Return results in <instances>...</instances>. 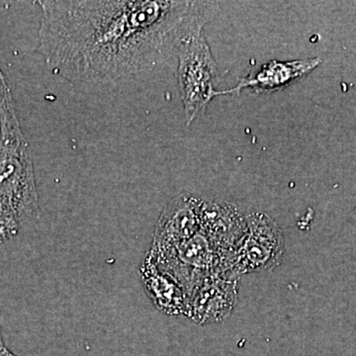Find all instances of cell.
I'll return each mask as SVG.
<instances>
[{"mask_svg":"<svg viewBox=\"0 0 356 356\" xmlns=\"http://www.w3.org/2000/svg\"><path fill=\"white\" fill-rule=\"evenodd\" d=\"M39 50L70 83H125L177 56L184 37L207 22V6L168 0H47Z\"/></svg>","mask_w":356,"mask_h":356,"instance_id":"obj_1","label":"cell"},{"mask_svg":"<svg viewBox=\"0 0 356 356\" xmlns=\"http://www.w3.org/2000/svg\"><path fill=\"white\" fill-rule=\"evenodd\" d=\"M40 218L30 145L21 129L10 84L0 70V243Z\"/></svg>","mask_w":356,"mask_h":356,"instance_id":"obj_2","label":"cell"},{"mask_svg":"<svg viewBox=\"0 0 356 356\" xmlns=\"http://www.w3.org/2000/svg\"><path fill=\"white\" fill-rule=\"evenodd\" d=\"M200 23L191 30L178 47L177 81L184 104L185 122L191 126L212 99L222 95L215 88L217 65Z\"/></svg>","mask_w":356,"mask_h":356,"instance_id":"obj_3","label":"cell"},{"mask_svg":"<svg viewBox=\"0 0 356 356\" xmlns=\"http://www.w3.org/2000/svg\"><path fill=\"white\" fill-rule=\"evenodd\" d=\"M147 254L166 273L172 274L191 297L199 283L213 273H232V255L217 247L202 231L186 242L161 254ZM236 276V275H234Z\"/></svg>","mask_w":356,"mask_h":356,"instance_id":"obj_4","label":"cell"},{"mask_svg":"<svg viewBox=\"0 0 356 356\" xmlns=\"http://www.w3.org/2000/svg\"><path fill=\"white\" fill-rule=\"evenodd\" d=\"M247 226L232 257V273L271 270L280 266L285 252V238L277 222L266 213L254 211L245 215Z\"/></svg>","mask_w":356,"mask_h":356,"instance_id":"obj_5","label":"cell"},{"mask_svg":"<svg viewBox=\"0 0 356 356\" xmlns=\"http://www.w3.org/2000/svg\"><path fill=\"white\" fill-rule=\"evenodd\" d=\"M204 199L182 192L159 215L149 252L158 254L177 247L201 229Z\"/></svg>","mask_w":356,"mask_h":356,"instance_id":"obj_6","label":"cell"},{"mask_svg":"<svg viewBox=\"0 0 356 356\" xmlns=\"http://www.w3.org/2000/svg\"><path fill=\"white\" fill-rule=\"evenodd\" d=\"M241 277L228 273L210 274L192 292L186 317L195 324H217L231 316L238 295Z\"/></svg>","mask_w":356,"mask_h":356,"instance_id":"obj_7","label":"cell"},{"mask_svg":"<svg viewBox=\"0 0 356 356\" xmlns=\"http://www.w3.org/2000/svg\"><path fill=\"white\" fill-rule=\"evenodd\" d=\"M245 214L236 204L204 200L201 231L224 252H234L245 233Z\"/></svg>","mask_w":356,"mask_h":356,"instance_id":"obj_8","label":"cell"},{"mask_svg":"<svg viewBox=\"0 0 356 356\" xmlns=\"http://www.w3.org/2000/svg\"><path fill=\"white\" fill-rule=\"evenodd\" d=\"M322 63L320 58L307 60H273L261 69L240 79L235 88L222 90V95H238L243 89L252 88L259 92L285 88L313 72Z\"/></svg>","mask_w":356,"mask_h":356,"instance_id":"obj_9","label":"cell"},{"mask_svg":"<svg viewBox=\"0 0 356 356\" xmlns=\"http://www.w3.org/2000/svg\"><path fill=\"white\" fill-rule=\"evenodd\" d=\"M140 277L145 291L159 311L172 317H186L188 297L184 287L147 254L140 266Z\"/></svg>","mask_w":356,"mask_h":356,"instance_id":"obj_10","label":"cell"},{"mask_svg":"<svg viewBox=\"0 0 356 356\" xmlns=\"http://www.w3.org/2000/svg\"><path fill=\"white\" fill-rule=\"evenodd\" d=\"M6 350V346H4L3 339H2L1 327H0V355Z\"/></svg>","mask_w":356,"mask_h":356,"instance_id":"obj_11","label":"cell"},{"mask_svg":"<svg viewBox=\"0 0 356 356\" xmlns=\"http://www.w3.org/2000/svg\"><path fill=\"white\" fill-rule=\"evenodd\" d=\"M0 356H18L16 355H14V353H11V351H9L8 350H6L3 351V353L0 355Z\"/></svg>","mask_w":356,"mask_h":356,"instance_id":"obj_12","label":"cell"}]
</instances>
